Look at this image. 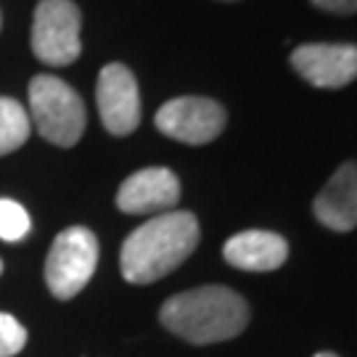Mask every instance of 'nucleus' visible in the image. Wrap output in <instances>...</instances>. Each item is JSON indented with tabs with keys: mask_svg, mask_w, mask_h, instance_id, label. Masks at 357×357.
I'll use <instances>...</instances> for the list:
<instances>
[{
	"mask_svg": "<svg viewBox=\"0 0 357 357\" xmlns=\"http://www.w3.org/2000/svg\"><path fill=\"white\" fill-rule=\"evenodd\" d=\"M32 228L26 209L13 199H0V238L3 241H22Z\"/></svg>",
	"mask_w": 357,
	"mask_h": 357,
	"instance_id": "13",
	"label": "nucleus"
},
{
	"mask_svg": "<svg viewBox=\"0 0 357 357\" xmlns=\"http://www.w3.org/2000/svg\"><path fill=\"white\" fill-rule=\"evenodd\" d=\"M0 273H3V262H0Z\"/></svg>",
	"mask_w": 357,
	"mask_h": 357,
	"instance_id": "17",
	"label": "nucleus"
},
{
	"mask_svg": "<svg viewBox=\"0 0 357 357\" xmlns=\"http://www.w3.org/2000/svg\"><path fill=\"white\" fill-rule=\"evenodd\" d=\"M98 238L93 230L75 225L56 236L45 259V283L56 299H75L96 273Z\"/></svg>",
	"mask_w": 357,
	"mask_h": 357,
	"instance_id": "4",
	"label": "nucleus"
},
{
	"mask_svg": "<svg viewBox=\"0 0 357 357\" xmlns=\"http://www.w3.org/2000/svg\"><path fill=\"white\" fill-rule=\"evenodd\" d=\"M199 246V220L191 212L169 209L153 215L122 243V275L130 283H153L180 268Z\"/></svg>",
	"mask_w": 357,
	"mask_h": 357,
	"instance_id": "1",
	"label": "nucleus"
},
{
	"mask_svg": "<svg viewBox=\"0 0 357 357\" xmlns=\"http://www.w3.org/2000/svg\"><path fill=\"white\" fill-rule=\"evenodd\" d=\"M26 344V328L19 320L0 312V357H13L19 355Z\"/></svg>",
	"mask_w": 357,
	"mask_h": 357,
	"instance_id": "14",
	"label": "nucleus"
},
{
	"mask_svg": "<svg viewBox=\"0 0 357 357\" xmlns=\"http://www.w3.org/2000/svg\"><path fill=\"white\" fill-rule=\"evenodd\" d=\"M32 132L26 109L13 98L0 96V156L22 149Z\"/></svg>",
	"mask_w": 357,
	"mask_h": 357,
	"instance_id": "12",
	"label": "nucleus"
},
{
	"mask_svg": "<svg viewBox=\"0 0 357 357\" xmlns=\"http://www.w3.org/2000/svg\"><path fill=\"white\" fill-rule=\"evenodd\" d=\"M82 16L72 0H43L32 22V51L43 64L69 66L79 59Z\"/></svg>",
	"mask_w": 357,
	"mask_h": 357,
	"instance_id": "5",
	"label": "nucleus"
},
{
	"mask_svg": "<svg viewBox=\"0 0 357 357\" xmlns=\"http://www.w3.org/2000/svg\"><path fill=\"white\" fill-rule=\"evenodd\" d=\"M29 122L53 146L72 149L85 132V103L72 85L53 75H38L29 82Z\"/></svg>",
	"mask_w": 357,
	"mask_h": 357,
	"instance_id": "3",
	"label": "nucleus"
},
{
	"mask_svg": "<svg viewBox=\"0 0 357 357\" xmlns=\"http://www.w3.org/2000/svg\"><path fill=\"white\" fill-rule=\"evenodd\" d=\"M291 66L315 88H344L357 79V45H299L291 53Z\"/></svg>",
	"mask_w": 357,
	"mask_h": 357,
	"instance_id": "9",
	"label": "nucleus"
},
{
	"mask_svg": "<svg viewBox=\"0 0 357 357\" xmlns=\"http://www.w3.org/2000/svg\"><path fill=\"white\" fill-rule=\"evenodd\" d=\"M96 103L103 128L112 135H130L141 125V93L135 75L125 64H109L98 75Z\"/></svg>",
	"mask_w": 357,
	"mask_h": 357,
	"instance_id": "7",
	"label": "nucleus"
},
{
	"mask_svg": "<svg viewBox=\"0 0 357 357\" xmlns=\"http://www.w3.org/2000/svg\"><path fill=\"white\" fill-rule=\"evenodd\" d=\"M225 122H228L225 109L212 98H202V96L172 98L156 112L159 132L188 146H204L215 141L225 130Z\"/></svg>",
	"mask_w": 357,
	"mask_h": 357,
	"instance_id": "6",
	"label": "nucleus"
},
{
	"mask_svg": "<svg viewBox=\"0 0 357 357\" xmlns=\"http://www.w3.org/2000/svg\"><path fill=\"white\" fill-rule=\"evenodd\" d=\"M315 217L328 230L347 233L357 228V165L347 162L331 175L315 199Z\"/></svg>",
	"mask_w": 357,
	"mask_h": 357,
	"instance_id": "10",
	"label": "nucleus"
},
{
	"mask_svg": "<svg viewBox=\"0 0 357 357\" xmlns=\"http://www.w3.org/2000/svg\"><path fill=\"white\" fill-rule=\"evenodd\" d=\"M180 202V180L167 167H146L130 175L119 191L116 206L125 215H162Z\"/></svg>",
	"mask_w": 357,
	"mask_h": 357,
	"instance_id": "8",
	"label": "nucleus"
},
{
	"mask_svg": "<svg viewBox=\"0 0 357 357\" xmlns=\"http://www.w3.org/2000/svg\"><path fill=\"white\" fill-rule=\"evenodd\" d=\"M222 255L233 268L249 270V273H270L286 262L289 243L283 236L270 230H243L225 241Z\"/></svg>",
	"mask_w": 357,
	"mask_h": 357,
	"instance_id": "11",
	"label": "nucleus"
},
{
	"mask_svg": "<svg viewBox=\"0 0 357 357\" xmlns=\"http://www.w3.org/2000/svg\"><path fill=\"white\" fill-rule=\"evenodd\" d=\"M315 357H339V355H333V352H318Z\"/></svg>",
	"mask_w": 357,
	"mask_h": 357,
	"instance_id": "16",
	"label": "nucleus"
},
{
	"mask_svg": "<svg viewBox=\"0 0 357 357\" xmlns=\"http://www.w3.org/2000/svg\"><path fill=\"white\" fill-rule=\"evenodd\" d=\"M159 318L191 344H215L238 336L249 326V305L228 286H202L167 299Z\"/></svg>",
	"mask_w": 357,
	"mask_h": 357,
	"instance_id": "2",
	"label": "nucleus"
},
{
	"mask_svg": "<svg viewBox=\"0 0 357 357\" xmlns=\"http://www.w3.org/2000/svg\"><path fill=\"white\" fill-rule=\"evenodd\" d=\"M318 8L331 13H355L357 11V0H312Z\"/></svg>",
	"mask_w": 357,
	"mask_h": 357,
	"instance_id": "15",
	"label": "nucleus"
}]
</instances>
